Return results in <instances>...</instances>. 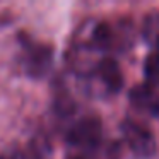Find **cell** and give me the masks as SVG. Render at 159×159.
I'll return each instance as SVG.
<instances>
[{"instance_id": "6da1fadb", "label": "cell", "mask_w": 159, "mask_h": 159, "mask_svg": "<svg viewBox=\"0 0 159 159\" xmlns=\"http://www.w3.org/2000/svg\"><path fill=\"white\" fill-rule=\"evenodd\" d=\"M103 140V130H101V121L98 116H84L79 121L72 125L67 132V145L69 151L91 147Z\"/></svg>"}, {"instance_id": "7a4b0ae2", "label": "cell", "mask_w": 159, "mask_h": 159, "mask_svg": "<svg viewBox=\"0 0 159 159\" xmlns=\"http://www.w3.org/2000/svg\"><path fill=\"white\" fill-rule=\"evenodd\" d=\"M120 128H121L125 142L128 144V147L132 149V152L135 156L147 159L156 154V139L149 128H145L144 125L137 123V121L130 120V118L121 121Z\"/></svg>"}, {"instance_id": "3957f363", "label": "cell", "mask_w": 159, "mask_h": 159, "mask_svg": "<svg viewBox=\"0 0 159 159\" xmlns=\"http://www.w3.org/2000/svg\"><path fill=\"white\" fill-rule=\"evenodd\" d=\"M24 46V67L26 72L33 77H41L50 70L53 62V50L48 45H39V43H26Z\"/></svg>"}, {"instance_id": "277c9868", "label": "cell", "mask_w": 159, "mask_h": 159, "mask_svg": "<svg viewBox=\"0 0 159 159\" xmlns=\"http://www.w3.org/2000/svg\"><path fill=\"white\" fill-rule=\"evenodd\" d=\"M0 159H52V145L45 137H34L24 147H11L4 151Z\"/></svg>"}, {"instance_id": "5b68a950", "label": "cell", "mask_w": 159, "mask_h": 159, "mask_svg": "<svg viewBox=\"0 0 159 159\" xmlns=\"http://www.w3.org/2000/svg\"><path fill=\"white\" fill-rule=\"evenodd\" d=\"M128 99H130V104L137 111L152 118L159 116V96L147 84L132 87L130 93H128Z\"/></svg>"}, {"instance_id": "8992f818", "label": "cell", "mask_w": 159, "mask_h": 159, "mask_svg": "<svg viewBox=\"0 0 159 159\" xmlns=\"http://www.w3.org/2000/svg\"><path fill=\"white\" fill-rule=\"evenodd\" d=\"M67 159H120V145L113 140H101L91 147L69 151Z\"/></svg>"}, {"instance_id": "52a82bcc", "label": "cell", "mask_w": 159, "mask_h": 159, "mask_svg": "<svg viewBox=\"0 0 159 159\" xmlns=\"http://www.w3.org/2000/svg\"><path fill=\"white\" fill-rule=\"evenodd\" d=\"M94 75H98L101 79V82L104 84L110 93H118V91L123 87V74H121V69L118 65L116 60L108 58V57H103L98 65Z\"/></svg>"}, {"instance_id": "ba28073f", "label": "cell", "mask_w": 159, "mask_h": 159, "mask_svg": "<svg viewBox=\"0 0 159 159\" xmlns=\"http://www.w3.org/2000/svg\"><path fill=\"white\" fill-rule=\"evenodd\" d=\"M142 36H144L145 43L151 48H154L152 52H159V12H152L144 19Z\"/></svg>"}, {"instance_id": "9c48e42d", "label": "cell", "mask_w": 159, "mask_h": 159, "mask_svg": "<svg viewBox=\"0 0 159 159\" xmlns=\"http://www.w3.org/2000/svg\"><path fill=\"white\" fill-rule=\"evenodd\" d=\"M144 75L149 87H159V52H151L144 62Z\"/></svg>"}]
</instances>
